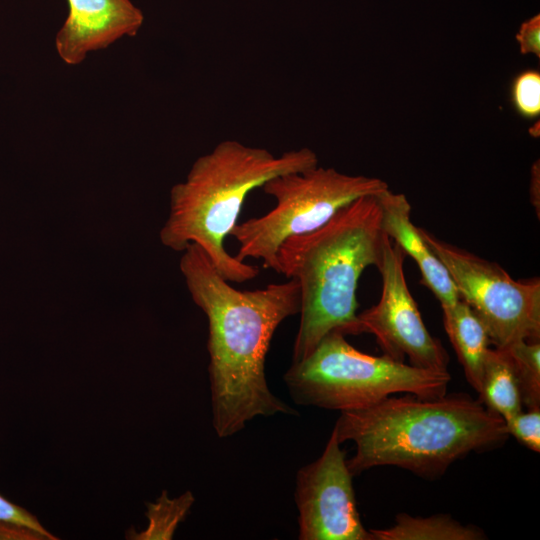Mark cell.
<instances>
[{
    "label": "cell",
    "mask_w": 540,
    "mask_h": 540,
    "mask_svg": "<svg viewBox=\"0 0 540 540\" xmlns=\"http://www.w3.org/2000/svg\"><path fill=\"white\" fill-rule=\"evenodd\" d=\"M508 435H512L526 448L540 451V407L523 410L504 419Z\"/></svg>",
    "instance_id": "d6986e66"
},
{
    "label": "cell",
    "mask_w": 540,
    "mask_h": 540,
    "mask_svg": "<svg viewBox=\"0 0 540 540\" xmlns=\"http://www.w3.org/2000/svg\"><path fill=\"white\" fill-rule=\"evenodd\" d=\"M445 331L461 363L469 384L478 392L490 339L487 330L461 298L450 306H441Z\"/></svg>",
    "instance_id": "7c38bea8"
},
{
    "label": "cell",
    "mask_w": 540,
    "mask_h": 540,
    "mask_svg": "<svg viewBox=\"0 0 540 540\" xmlns=\"http://www.w3.org/2000/svg\"><path fill=\"white\" fill-rule=\"evenodd\" d=\"M450 380L448 371L415 367L385 354H365L338 331L328 333L284 375L296 403L341 412L362 409L396 394L438 398L447 393Z\"/></svg>",
    "instance_id": "5b68a950"
},
{
    "label": "cell",
    "mask_w": 540,
    "mask_h": 540,
    "mask_svg": "<svg viewBox=\"0 0 540 540\" xmlns=\"http://www.w3.org/2000/svg\"><path fill=\"white\" fill-rule=\"evenodd\" d=\"M511 100L518 114L527 119L540 115V73L538 70L522 71L513 79Z\"/></svg>",
    "instance_id": "ac0fdd59"
},
{
    "label": "cell",
    "mask_w": 540,
    "mask_h": 540,
    "mask_svg": "<svg viewBox=\"0 0 540 540\" xmlns=\"http://www.w3.org/2000/svg\"><path fill=\"white\" fill-rule=\"evenodd\" d=\"M317 165L316 153L307 147L275 156L265 148L237 140L221 141L198 157L185 180L171 188L169 215L160 230V241L178 252L195 243L227 281L252 280L259 268L229 254L224 243L237 224L246 197L276 176Z\"/></svg>",
    "instance_id": "277c9868"
},
{
    "label": "cell",
    "mask_w": 540,
    "mask_h": 540,
    "mask_svg": "<svg viewBox=\"0 0 540 540\" xmlns=\"http://www.w3.org/2000/svg\"><path fill=\"white\" fill-rule=\"evenodd\" d=\"M386 236L379 197L367 195L318 229L282 242L275 272L295 279L300 288L293 362L307 357L330 332L357 335L358 281L367 267L379 264Z\"/></svg>",
    "instance_id": "3957f363"
},
{
    "label": "cell",
    "mask_w": 540,
    "mask_h": 540,
    "mask_svg": "<svg viewBox=\"0 0 540 540\" xmlns=\"http://www.w3.org/2000/svg\"><path fill=\"white\" fill-rule=\"evenodd\" d=\"M382 209V226L386 235L397 243L418 265L423 284L439 300L450 306L460 297L444 264L434 254L411 221V206L403 194L389 189L378 195Z\"/></svg>",
    "instance_id": "8fae6325"
},
{
    "label": "cell",
    "mask_w": 540,
    "mask_h": 540,
    "mask_svg": "<svg viewBox=\"0 0 540 540\" xmlns=\"http://www.w3.org/2000/svg\"><path fill=\"white\" fill-rule=\"evenodd\" d=\"M539 165H534L533 171H532V179H531V201L535 208H537V216L539 217V196L536 194V185L537 189H539Z\"/></svg>",
    "instance_id": "44dd1931"
},
{
    "label": "cell",
    "mask_w": 540,
    "mask_h": 540,
    "mask_svg": "<svg viewBox=\"0 0 540 540\" xmlns=\"http://www.w3.org/2000/svg\"><path fill=\"white\" fill-rule=\"evenodd\" d=\"M503 350L513 363L523 404L529 409L540 407L539 340H520Z\"/></svg>",
    "instance_id": "9a60e30c"
},
{
    "label": "cell",
    "mask_w": 540,
    "mask_h": 540,
    "mask_svg": "<svg viewBox=\"0 0 540 540\" xmlns=\"http://www.w3.org/2000/svg\"><path fill=\"white\" fill-rule=\"evenodd\" d=\"M56 539L26 509L0 495V539Z\"/></svg>",
    "instance_id": "e0dca14e"
},
{
    "label": "cell",
    "mask_w": 540,
    "mask_h": 540,
    "mask_svg": "<svg viewBox=\"0 0 540 540\" xmlns=\"http://www.w3.org/2000/svg\"><path fill=\"white\" fill-rule=\"evenodd\" d=\"M406 254L386 236L377 268L382 277L380 300L357 314V335L371 333L390 358L415 367L448 371L449 356L427 330L407 286L403 265Z\"/></svg>",
    "instance_id": "ba28073f"
},
{
    "label": "cell",
    "mask_w": 540,
    "mask_h": 540,
    "mask_svg": "<svg viewBox=\"0 0 540 540\" xmlns=\"http://www.w3.org/2000/svg\"><path fill=\"white\" fill-rule=\"evenodd\" d=\"M373 540H482L486 534L478 527L463 525L447 514L414 517L398 514L395 524L370 529Z\"/></svg>",
    "instance_id": "5bb4252c"
},
{
    "label": "cell",
    "mask_w": 540,
    "mask_h": 540,
    "mask_svg": "<svg viewBox=\"0 0 540 540\" xmlns=\"http://www.w3.org/2000/svg\"><path fill=\"white\" fill-rule=\"evenodd\" d=\"M421 236L446 267L459 297L484 324L495 348L540 338V280H514L497 263L439 240Z\"/></svg>",
    "instance_id": "52a82bcc"
},
{
    "label": "cell",
    "mask_w": 540,
    "mask_h": 540,
    "mask_svg": "<svg viewBox=\"0 0 540 540\" xmlns=\"http://www.w3.org/2000/svg\"><path fill=\"white\" fill-rule=\"evenodd\" d=\"M334 430L340 443H355L356 452L347 460L352 475L396 466L428 478L472 452L501 446L509 436L504 419L479 400L447 393L438 398L392 395L343 411Z\"/></svg>",
    "instance_id": "7a4b0ae2"
},
{
    "label": "cell",
    "mask_w": 540,
    "mask_h": 540,
    "mask_svg": "<svg viewBox=\"0 0 540 540\" xmlns=\"http://www.w3.org/2000/svg\"><path fill=\"white\" fill-rule=\"evenodd\" d=\"M69 14L56 35L61 59L79 64L87 54L108 47L123 36H135L144 17L130 0H67Z\"/></svg>",
    "instance_id": "30bf717a"
},
{
    "label": "cell",
    "mask_w": 540,
    "mask_h": 540,
    "mask_svg": "<svg viewBox=\"0 0 540 540\" xmlns=\"http://www.w3.org/2000/svg\"><path fill=\"white\" fill-rule=\"evenodd\" d=\"M333 429L321 456L296 475L300 540H373L361 522L345 452Z\"/></svg>",
    "instance_id": "9c48e42d"
},
{
    "label": "cell",
    "mask_w": 540,
    "mask_h": 540,
    "mask_svg": "<svg viewBox=\"0 0 540 540\" xmlns=\"http://www.w3.org/2000/svg\"><path fill=\"white\" fill-rule=\"evenodd\" d=\"M522 54H532L540 57V15L537 14L523 22L516 34Z\"/></svg>",
    "instance_id": "ffe728a7"
},
{
    "label": "cell",
    "mask_w": 540,
    "mask_h": 540,
    "mask_svg": "<svg viewBox=\"0 0 540 540\" xmlns=\"http://www.w3.org/2000/svg\"><path fill=\"white\" fill-rule=\"evenodd\" d=\"M194 496L190 491L175 499H170L164 491L155 503L147 507L149 525L146 530L136 534V539H171L178 524L185 518Z\"/></svg>",
    "instance_id": "2e32d148"
},
{
    "label": "cell",
    "mask_w": 540,
    "mask_h": 540,
    "mask_svg": "<svg viewBox=\"0 0 540 540\" xmlns=\"http://www.w3.org/2000/svg\"><path fill=\"white\" fill-rule=\"evenodd\" d=\"M261 188L275 199V206L262 216L237 223L230 236L239 244L237 259H259L264 268L274 271L284 240L318 229L359 197L389 189L381 179L318 165L276 176Z\"/></svg>",
    "instance_id": "8992f818"
},
{
    "label": "cell",
    "mask_w": 540,
    "mask_h": 540,
    "mask_svg": "<svg viewBox=\"0 0 540 540\" xmlns=\"http://www.w3.org/2000/svg\"><path fill=\"white\" fill-rule=\"evenodd\" d=\"M179 267L193 302L208 320L212 424L220 438L240 432L258 416L296 411L268 387L265 360L274 332L300 310L295 279L241 291L230 285L204 250L189 244Z\"/></svg>",
    "instance_id": "6da1fadb"
},
{
    "label": "cell",
    "mask_w": 540,
    "mask_h": 540,
    "mask_svg": "<svg viewBox=\"0 0 540 540\" xmlns=\"http://www.w3.org/2000/svg\"><path fill=\"white\" fill-rule=\"evenodd\" d=\"M478 400L506 419L522 410V397L513 363L503 349H489L483 368Z\"/></svg>",
    "instance_id": "4fadbf2b"
}]
</instances>
